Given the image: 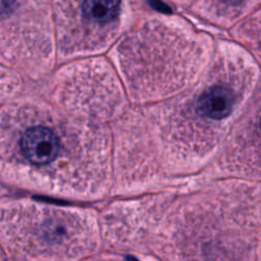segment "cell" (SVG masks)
Returning <instances> with one entry per match:
<instances>
[{"instance_id": "277c9868", "label": "cell", "mask_w": 261, "mask_h": 261, "mask_svg": "<svg viewBox=\"0 0 261 261\" xmlns=\"http://www.w3.org/2000/svg\"><path fill=\"white\" fill-rule=\"evenodd\" d=\"M120 0H83L82 14L91 24H106L118 15Z\"/></svg>"}, {"instance_id": "52a82bcc", "label": "cell", "mask_w": 261, "mask_h": 261, "mask_svg": "<svg viewBox=\"0 0 261 261\" xmlns=\"http://www.w3.org/2000/svg\"><path fill=\"white\" fill-rule=\"evenodd\" d=\"M5 258H6V256L1 255V251H0V259H5Z\"/></svg>"}, {"instance_id": "8992f818", "label": "cell", "mask_w": 261, "mask_h": 261, "mask_svg": "<svg viewBox=\"0 0 261 261\" xmlns=\"http://www.w3.org/2000/svg\"><path fill=\"white\" fill-rule=\"evenodd\" d=\"M19 0H0V16H6L16 9Z\"/></svg>"}, {"instance_id": "3957f363", "label": "cell", "mask_w": 261, "mask_h": 261, "mask_svg": "<svg viewBox=\"0 0 261 261\" xmlns=\"http://www.w3.org/2000/svg\"><path fill=\"white\" fill-rule=\"evenodd\" d=\"M237 79H234L236 81ZM232 82L231 75L214 73L209 76L203 87L188 101L178 117L184 125L176 127V137L187 139V142L199 143L216 138L218 128L232 114L241 102L243 91L241 82Z\"/></svg>"}, {"instance_id": "6da1fadb", "label": "cell", "mask_w": 261, "mask_h": 261, "mask_svg": "<svg viewBox=\"0 0 261 261\" xmlns=\"http://www.w3.org/2000/svg\"><path fill=\"white\" fill-rule=\"evenodd\" d=\"M12 113L3 116L5 122L0 124L1 138H5L0 146H8L3 151L8 153V162L49 178H58L57 171H70L80 140L70 122L40 108H20Z\"/></svg>"}, {"instance_id": "5b68a950", "label": "cell", "mask_w": 261, "mask_h": 261, "mask_svg": "<svg viewBox=\"0 0 261 261\" xmlns=\"http://www.w3.org/2000/svg\"><path fill=\"white\" fill-rule=\"evenodd\" d=\"M249 139L248 145L251 150H256L258 155H261V108L258 110V113L255 117L251 118V123L249 125Z\"/></svg>"}, {"instance_id": "7a4b0ae2", "label": "cell", "mask_w": 261, "mask_h": 261, "mask_svg": "<svg viewBox=\"0 0 261 261\" xmlns=\"http://www.w3.org/2000/svg\"><path fill=\"white\" fill-rule=\"evenodd\" d=\"M8 211V210H7ZM1 220V233L8 248L23 257L79 258L91 245L85 220L73 210L18 205Z\"/></svg>"}]
</instances>
